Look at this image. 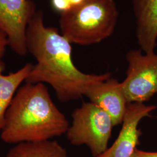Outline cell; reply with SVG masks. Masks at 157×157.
Returning a JSON list of instances; mask_svg holds the SVG:
<instances>
[{"instance_id": "obj_3", "label": "cell", "mask_w": 157, "mask_h": 157, "mask_svg": "<svg viewBox=\"0 0 157 157\" xmlns=\"http://www.w3.org/2000/svg\"><path fill=\"white\" fill-rule=\"evenodd\" d=\"M118 15L114 0H86L61 14L59 24L61 34L71 44L92 45L113 33Z\"/></svg>"}, {"instance_id": "obj_11", "label": "cell", "mask_w": 157, "mask_h": 157, "mask_svg": "<svg viewBox=\"0 0 157 157\" xmlns=\"http://www.w3.org/2000/svg\"><path fill=\"white\" fill-rule=\"evenodd\" d=\"M6 157H69L67 151L58 141H43L16 144Z\"/></svg>"}, {"instance_id": "obj_8", "label": "cell", "mask_w": 157, "mask_h": 157, "mask_svg": "<svg viewBox=\"0 0 157 157\" xmlns=\"http://www.w3.org/2000/svg\"><path fill=\"white\" fill-rule=\"evenodd\" d=\"M85 96L110 116L114 126L122 124L128 102L122 83L110 78L91 87Z\"/></svg>"}, {"instance_id": "obj_4", "label": "cell", "mask_w": 157, "mask_h": 157, "mask_svg": "<svg viewBox=\"0 0 157 157\" xmlns=\"http://www.w3.org/2000/svg\"><path fill=\"white\" fill-rule=\"evenodd\" d=\"M72 118L66 134L72 145L87 146L93 157L107 150L114 126L107 112L91 102H83L73 111Z\"/></svg>"}, {"instance_id": "obj_12", "label": "cell", "mask_w": 157, "mask_h": 157, "mask_svg": "<svg viewBox=\"0 0 157 157\" xmlns=\"http://www.w3.org/2000/svg\"><path fill=\"white\" fill-rule=\"evenodd\" d=\"M51 4L53 10L59 13L60 15L72 9L69 0H51Z\"/></svg>"}, {"instance_id": "obj_10", "label": "cell", "mask_w": 157, "mask_h": 157, "mask_svg": "<svg viewBox=\"0 0 157 157\" xmlns=\"http://www.w3.org/2000/svg\"><path fill=\"white\" fill-rule=\"evenodd\" d=\"M28 63L23 67L8 75H4L6 65L0 60V133L3 128L6 113L23 82H25L33 67Z\"/></svg>"}, {"instance_id": "obj_6", "label": "cell", "mask_w": 157, "mask_h": 157, "mask_svg": "<svg viewBox=\"0 0 157 157\" xmlns=\"http://www.w3.org/2000/svg\"><path fill=\"white\" fill-rule=\"evenodd\" d=\"M36 11L31 0H0V26L8 35L9 46L20 56L28 53L26 31Z\"/></svg>"}, {"instance_id": "obj_14", "label": "cell", "mask_w": 157, "mask_h": 157, "mask_svg": "<svg viewBox=\"0 0 157 157\" xmlns=\"http://www.w3.org/2000/svg\"><path fill=\"white\" fill-rule=\"evenodd\" d=\"M131 157H157V152L145 151L137 148Z\"/></svg>"}, {"instance_id": "obj_7", "label": "cell", "mask_w": 157, "mask_h": 157, "mask_svg": "<svg viewBox=\"0 0 157 157\" xmlns=\"http://www.w3.org/2000/svg\"><path fill=\"white\" fill-rule=\"evenodd\" d=\"M157 105L142 102H128L117 139L112 146L95 157H131L140 143L141 131L139 124L143 118L150 117Z\"/></svg>"}, {"instance_id": "obj_1", "label": "cell", "mask_w": 157, "mask_h": 157, "mask_svg": "<svg viewBox=\"0 0 157 157\" xmlns=\"http://www.w3.org/2000/svg\"><path fill=\"white\" fill-rule=\"evenodd\" d=\"M26 45L36 60L26 83L50 85L61 102L80 99L91 87L111 77L109 72L87 74L78 69L72 61L71 43L58 29L45 26L41 10L29 22Z\"/></svg>"}, {"instance_id": "obj_15", "label": "cell", "mask_w": 157, "mask_h": 157, "mask_svg": "<svg viewBox=\"0 0 157 157\" xmlns=\"http://www.w3.org/2000/svg\"><path fill=\"white\" fill-rule=\"evenodd\" d=\"M86 0H69L72 8L82 5Z\"/></svg>"}, {"instance_id": "obj_5", "label": "cell", "mask_w": 157, "mask_h": 157, "mask_svg": "<svg viewBox=\"0 0 157 157\" xmlns=\"http://www.w3.org/2000/svg\"><path fill=\"white\" fill-rule=\"evenodd\" d=\"M126 77L121 82L128 102H142L157 93V54H143L141 50L127 52Z\"/></svg>"}, {"instance_id": "obj_13", "label": "cell", "mask_w": 157, "mask_h": 157, "mask_svg": "<svg viewBox=\"0 0 157 157\" xmlns=\"http://www.w3.org/2000/svg\"><path fill=\"white\" fill-rule=\"evenodd\" d=\"M8 45H9L8 35L6 31L0 26V60H2L4 56Z\"/></svg>"}, {"instance_id": "obj_2", "label": "cell", "mask_w": 157, "mask_h": 157, "mask_svg": "<svg viewBox=\"0 0 157 157\" xmlns=\"http://www.w3.org/2000/svg\"><path fill=\"white\" fill-rule=\"evenodd\" d=\"M69 123L43 83L21 86L8 108L1 140L10 144L50 140L67 133Z\"/></svg>"}, {"instance_id": "obj_9", "label": "cell", "mask_w": 157, "mask_h": 157, "mask_svg": "<svg viewBox=\"0 0 157 157\" xmlns=\"http://www.w3.org/2000/svg\"><path fill=\"white\" fill-rule=\"evenodd\" d=\"M136 36L141 50L154 52L157 47V0H133Z\"/></svg>"}]
</instances>
